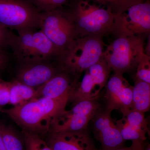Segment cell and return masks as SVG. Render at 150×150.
Masks as SVG:
<instances>
[{
	"label": "cell",
	"mask_w": 150,
	"mask_h": 150,
	"mask_svg": "<svg viewBox=\"0 0 150 150\" xmlns=\"http://www.w3.org/2000/svg\"><path fill=\"white\" fill-rule=\"evenodd\" d=\"M99 92L105 87L111 69L102 56L99 61L87 69Z\"/></svg>",
	"instance_id": "obj_19"
},
{
	"label": "cell",
	"mask_w": 150,
	"mask_h": 150,
	"mask_svg": "<svg viewBox=\"0 0 150 150\" xmlns=\"http://www.w3.org/2000/svg\"><path fill=\"white\" fill-rule=\"evenodd\" d=\"M67 5L78 38L103 37L112 32L115 14L96 0H71Z\"/></svg>",
	"instance_id": "obj_2"
},
{
	"label": "cell",
	"mask_w": 150,
	"mask_h": 150,
	"mask_svg": "<svg viewBox=\"0 0 150 150\" xmlns=\"http://www.w3.org/2000/svg\"><path fill=\"white\" fill-rule=\"evenodd\" d=\"M13 33L8 28L0 23V49L9 46V43Z\"/></svg>",
	"instance_id": "obj_25"
},
{
	"label": "cell",
	"mask_w": 150,
	"mask_h": 150,
	"mask_svg": "<svg viewBox=\"0 0 150 150\" xmlns=\"http://www.w3.org/2000/svg\"><path fill=\"white\" fill-rule=\"evenodd\" d=\"M115 39L107 46L103 56L114 73L123 74L136 71L144 53L145 39L126 33L113 34Z\"/></svg>",
	"instance_id": "obj_5"
},
{
	"label": "cell",
	"mask_w": 150,
	"mask_h": 150,
	"mask_svg": "<svg viewBox=\"0 0 150 150\" xmlns=\"http://www.w3.org/2000/svg\"><path fill=\"white\" fill-rule=\"evenodd\" d=\"M134 80L131 110L145 113L150 110V84Z\"/></svg>",
	"instance_id": "obj_17"
},
{
	"label": "cell",
	"mask_w": 150,
	"mask_h": 150,
	"mask_svg": "<svg viewBox=\"0 0 150 150\" xmlns=\"http://www.w3.org/2000/svg\"><path fill=\"white\" fill-rule=\"evenodd\" d=\"M134 79L150 84V56L145 53L140 58Z\"/></svg>",
	"instance_id": "obj_23"
},
{
	"label": "cell",
	"mask_w": 150,
	"mask_h": 150,
	"mask_svg": "<svg viewBox=\"0 0 150 150\" xmlns=\"http://www.w3.org/2000/svg\"><path fill=\"white\" fill-rule=\"evenodd\" d=\"M40 13L27 0H0V23L18 33L39 28Z\"/></svg>",
	"instance_id": "obj_7"
},
{
	"label": "cell",
	"mask_w": 150,
	"mask_h": 150,
	"mask_svg": "<svg viewBox=\"0 0 150 150\" xmlns=\"http://www.w3.org/2000/svg\"><path fill=\"white\" fill-rule=\"evenodd\" d=\"M79 79H75L69 73L63 71L36 88L33 98L56 99L71 94L79 84Z\"/></svg>",
	"instance_id": "obj_14"
},
{
	"label": "cell",
	"mask_w": 150,
	"mask_h": 150,
	"mask_svg": "<svg viewBox=\"0 0 150 150\" xmlns=\"http://www.w3.org/2000/svg\"><path fill=\"white\" fill-rule=\"evenodd\" d=\"M144 150H150V146L149 144H148L146 146Z\"/></svg>",
	"instance_id": "obj_30"
},
{
	"label": "cell",
	"mask_w": 150,
	"mask_h": 150,
	"mask_svg": "<svg viewBox=\"0 0 150 150\" xmlns=\"http://www.w3.org/2000/svg\"><path fill=\"white\" fill-rule=\"evenodd\" d=\"M123 117L115 121L123 140L145 142L149 133L144 113L133 110L122 113Z\"/></svg>",
	"instance_id": "obj_15"
},
{
	"label": "cell",
	"mask_w": 150,
	"mask_h": 150,
	"mask_svg": "<svg viewBox=\"0 0 150 150\" xmlns=\"http://www.w3.org/2000/svg\"><path fill=\"white\" fill-rule=\"evenodd\" d=\"M0 150H6L4 140H3L1 129H0Z\"/></svg>",
	"instance_id": "obj_29"
},
{
	"label": "cell",
	"mask_w": 150,
	"mask_h": 150,
	"mask_svg": "<svg viewBox=\"0 0 150 150\" xmlns=\"http://www.w3.org/2000/svg\"><path fill=\"white\" fill-rule=\"evenodd\" d=\"M126 33L146 39L150 33V0L130 7L115 15L111 34Z\"/></svg>",
	"instance_id": "obj_9"
},
{
	"label": "cell",
	"mask_w": 150,
	"mask_h": 150,
	"mask_svg": "<svg viewBox=\"0 0 150 150\" xmlns=\"http://www.w3.org/2000/svg\"><path fill=\"white\" fill-rule=\"evenodd\" d=\"M90 123L95 138L101 146L100 150H112L124 146L125 141L110 112L100 108Z\"/></svg>",
	"instance_id": "obj_10"
},
{
	"label": "cell",
	"mask_w": 150,
	"mask_h": 150,
	"mask_svg": "<svg viewBox=\"0 0 150 150\" xmlns=\"http://www.w3.org/2000/svg\"><path fill=\"white\" fill-rule=\"evenodd\" d=\"M103 38L98 35L77 38L57 59L62 70L80 79L102 57L105 46Z\"/></svg>",
	"instance_id": "obj_3"
},
{
	"label": "cell",
	"mask_w": 150,
	"mask_h": 150,
	"mask_svg": "<svg viewBox=\"0 0 150 150\" xmlns=\"http://www.w3.org/2000/svg\"><path fill=\"white\" fill-rule=\"evenodd\" d=\"M3 140L6 150H25L23 136L22 137L12 127L0 124Z\"/></svg>",
	"instance_id": "obj_20"
},
{
	"label": "cell",
	"mask_w": 150,
	"mask_h": 150,
	"mask_svg": "<svg viewBox=\"0 0 150 150\" xmlns=\"http://www.w3.org/2000/svg\"><path fill=\"white\" fill-rule=\"evenodd\" d=\"M145 1H148V0H145Z\"/></svg>",
	"instance_id": "obj_31"
},
{
	"label": "cell",
	"mask_w": 150,
	"mask_h": 150,
	"mask_svg": "<svg viewBox=\"0 0 150 150\" xmlns=\"http://www.w3.org/2000/svg\"><path fill=\"white\" fill-rule=\"evenodd\" d=\"M10 91L8 82L0 79V105L9 103Z\"/></svg>",
	"instance_id": "obj_26"
},
{
	"label": "cell",
	"mask_w": 150,
	"mask_h": 150,
	"mask_svg": "<svg viewBox=\"0 0 150 150\" xmlns=\"http://www.w3.org/2000/svg\"><path fill=\"white\" fill-rule=\"evenodd\" d=\"M81 81L71 93L69 103L73 105L82 100L98 98L100 92L94 83L92 78L87 70L84 72Z\"/></svg>",
	"instance_id": "obj_16"
},
{
	"label": "cell",
	"mask_w": 150,
	"mask_h": 150,
	"mask_svg": "<svg viewBox=\"0 0 150 150\" xmlns=\"http://www.w3.org/2000/svg\"><path fill=\"white\" fill-rule=\"evenodd\" d=\"M98 2L109 8L112 13L120 14L130 7L144 2V0H96Z\"/></svg>",
	"instance_id": "obj_21"
},
{
	"label": "cell",
	"mask_w": 150,
	"mask_h": 150,
	"mask_svg": "<svg viewBox=\"0 0 150 150\" xmlns=\"http://www.w3.org/2000/svg\"><path fill=\"white\" fill-rule=\"evenodd\" d=\"M70 95L56 99L33 98L3 112L23 131L45 135L50 132L54 118L66 109Z\"/></svg>",
	"instance_id": "obj_1"
},
{
	"label": "cell",
	"mask_w": 150,
	"mask_h": 150,
	"mask_svg": "<svg viewBox=\"0 0 150 150\" xmlns=\"http://www.w3.org/2000/svg\"><path fill=\"white\" fill-rule=\"evenodd\" d=\"M100 108L98 98L77 103L71 109H65L54 118L49 132L87 130L89 124Z\"/></svg>",
	"instance_id": "obj_8"
},
{
	"label": "cell",
	"mask_w": 150,
	"mask_h": 150,
	"mask_svg": "<svg viewBox=\"0 0 150 150\" xmlns=\"http://www.w3.org/2000/svg\"><path fill=\"white\" fill-rule=\"evenodd\" d=\"M48 134L46 141L52 150H98L87 130Z\"/></svg>",
	"instance_id": "obj_13"
},
{
	"label": "cell",
	"mask_w": 150,
	"mask_h": 150,
	"mask_svg": "<svg viewBox=\"0 0 150 150\" xmlns=\"http://www.w3.org/2000/svg\"><path fill=\"white\" fill-rule=\"evenodd\" d=\"M10 91V104L18 105L33 98L36 89L16 80L8 82Z\"/></svg>",
	"instance_id": "obj_18"
},
{
	"label": "cell",
	"mask_w": 150,
	"mask_h": 150,
	"mask_svg": "<svg viewBox=\"0 0 150 150\" xmlns=\"http://www.w3.org/2000/svg\"><path fill=\"white\" fill-rule=\"evenodd\" d=\"M40 12L50 11L67 5L71 0H27Z\"/></svg>",
	"instance_id": "obj_24"
},
{
	"label": "cell",
	"mask_w": 150,
	"mask_h": 150,
	"mask_svg": "<svg viewBox=\"0 0 150 150\" xmlns=\"http://www.w3.org/2000/svg\"><path fill=\"white\" fill-rule=\"evenodd\" d=\"M14 58L20 64L57 59L60 53L41 30L14 34L9 43Z\"/></svg>",
	"instance_id": "obj_4"
},
{
	"label": "cell",
	"mask_w": 150,
	"mask_h": 150,
	"mask_svg": "<svg viewBox=\"0 0 150 150\" xmlns=\"http://www.w3.org/2000/svg\"><path fill=\"white\" fill-rule=\"evenodd\" d=\"M9 61L7 53L3 49H0V70H2L6 66Z\"/></svg>",
	"instance_id": "obj_28"
},
{
	"label": "cell",
	"mask_w": 150,
	"mask_h": 150,
	"mask_svg": "<svg viewBox=\"0 0 150 150\" xmlns=\"http://www.w3.org/2000/svg\"><path fill=\"white\" fill-rule=\"evenodd\" d=\"M20 65L17 71L16 80L35 89L63 71L57 59Z\"/></svg>",
	"instance_id": "obj_12"
},
{
	"label": "cell",
	"mask_w": 150,
	"mask_h": 150,
	"mask_svg": "<svg viewBox=\"0 0 150 150\" xmlns=\"http://www.w3.org/2000/svg\"><path fill=\"white\" fill-rule=\"evenodd\" d=\"M134 86L119 73H114L105 86L104 98L105 110L111 113L114 110L121 112L131 110Z\"/></svg>",
	"instance_id": "obj_11"
},
{
	"label": "cell",
	"mask_w": 150,
	"mask_h": 150,
	"mask_svg": "<svg viewBox=\"0 0 150 150\" xmlns=\"http://www.w3.org/2000/svg\"><path fill=\"white\" fill-rule=\"evenodd\" d=\"M25 150H52L40 135L23 131Z\"/></svg>",
	"instance_id": "obj_22"
},
{
	"label": "cell",
	"mask_w": 150,
	"mask_h": 150,
	"mask_svg": "<svg viewBox=\"0 0 150 150\" xmlns=\"http://www.w3.org/2000/svg\"><path fill=\"white\" fill-rule=\"evenodd\" d=\"M145 147V142L132 141V144L129 147L121 146L112 150H144Z\"/></svg>",
	"instance_id": "obj_27"
},
{
	"label": "cell",
	"mask_w": 150,
	"mask_h": 150,
	"mask_svg": "<svg viewBox=\"0 0 150 150\" xmlns=\"http://www.w3.org/2000/svg\"><path fill=\"white\" fill-rule=\"evenodd\" d=\"M39 28L60 54L78 38L69 12L63 6L50 11L40 13Z\"/></svg>",
	"instance_id": "obj_6"
}]
</instances>
